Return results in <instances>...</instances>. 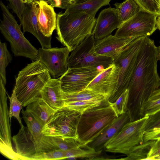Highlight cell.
Masks as SVG:
<instances>
[{
    "label": "cell",
    "mask_w": 160,
    "mask_h": 160,
    "mask_svg": "<svg viewBox=\"0 0 160 160\" xmlns=\"http://www.w3.org/2000/svg\"><path fill=\"white\" fill-rule=\"evenodd\" d=\"M8 0L9 2L10 8L20 20L26 7V3H27L26 1L25 0Z\"/></svg>",
    "instance_id": "obj_37"
},
{
    "label": "cell",
    "mask_w": 160,
    "mask_h": 160,
    "mask_svg": "<svg viewBox=\"0 0 160 160\" xmlns=\"http://www.w3.org/2000/svg\"><path fill=\"white\" fill-rule=\"evenodd\" d=\"M47 1L53 8L66 9L75 3L76 0H47Z\"/></svg>",
    "instance_id": "obj_39"
},
{
    "label": "cell",
    "mask_w": 160,
    "mask_h": 160,
    "mask_svg": "<svg viewBox=\"0 0 160 160\" xmlns=\"http://www.w3.org/2000/svg\"><path fill=\"white\" fill-rule=\"evenodd\" d=\"M143 37H139L134 40L113 61V63L118 65L120 70L117 85L108 99L109 102H115L128 89L137 65L138 55Z\"/></svg>",
    "instance_id": "obj_8"
},
{
    "label": "cell",
    "mask_w": 160,
    "mask_h": 160,
    "mask_svg": "<svg viewBox=\"0 0 160 160\" xmlns=\"http://www.w3.org/2000/svg\"><path fill=\"white\" fill-rule=\"evenodd\" d=\"M158 60L160 61V45L158 47Z\"/></svg>",
    "instance_id": "obj_43"
},
{
    "label": "cell",
    "mask_w": 160,
    "mask_h": 160,
    "mask_svg": "<svg viewBox=\"0 0 160 160\" xmlns=\"http://www.w3.org/2000/svg\"><path fill=\"white\" fill-rule=\"evenodd\" d=\"M120 70L119 67L112 62L97 75L85 89L102 95L108 100L117 85Z\"/></svg>",
    "instance_id": "obj_14"
},
{
    "label": "cell",
    "mask_w": 160,
    "mask_h": 160,
    "mask_svg": "<svg viewBox=\"0 0 160 160\" xmlns=\"http://www.w3.org/2000/svg\"><path fill=\"white\" fill-rule=\"evenodd\" d=\"M141 9L160 16V0H134Z\"/></svg>",
    "instance_id": "obj_33"
},
{
    "label": "cell",
    "mask_w": 160,
    "mask_h": 160,
    "mask_svg": "<svg viewBox=\"0 0 160 160\" xmlns=\"http://www.w3.org/2000/svg\"><path fill=\"white\" fill-rule=\"evenodd\" d=\"M158 29L160 31V22H159L158 26Z\"/></svg>",
    "instance_id": "obj_46"
},
{
    "label": "cell",
    "mask_w": 160,
    "mask_h": 160,
    "mask_svg": "<svg viewBox=\"0 0 160 160\" xmlns=\"http://www.w3.org/2000/svg\"><path fill=\"white\" fill-rule=\"evenodd\" d=\"M51 78L48 70L39 60L28 64L19 72L14 88L23 107L41 98L42 90Z\"/></svg>",
    "instance_id": "obj_4"
},
{
    "label": "cell",
    "mask_w": 160,
    "mask_h": 160,
    "mask_svg": "<svg viewBox=\"0 0 160 160\" xmlns=\"http://www.w3.org/2000/svg\"><path fill=\"white\" fill-rule=\"evenodd\" d=\"M149 116L126 123L105 144V151L128 155L136 146L143 142V136Z\"/></svg>",
    "instance_id": "obj_7"
},
{
    "label": "cell",
    "mask_w": 160,
    "mask_h": 160,
    "mask_svg": "<svg viewBox=\"0 0 160 160\" xmlns=\"http://www.w3.org/2000/svg\"><path fill=\"white\" fill-rule=\"evenodd\" d=\"M121 25L116 8H105L101 11L96 19L92 35L95 40L102 39L111 35Z\"/></svg>",
    "instance_id": "obj_16"
},
{
    "label": "cell",
    "mask_w": 160,
    "mask_h": 160,
    "mask_svg": "<svg viewBox=\"0 0 160 160\" xmlns=\"http://www.w3.org/2000/svg\"><path fill=\"white\" fill-rule=\"evenodd\" d=\"M1 153L6 157L13 160H27L26 158L14 151L4 141H0Z\"/></svg>",
    "instance_id": "obj_35"
},
{
    "label": "cell",
    "mask_w": 160,
    "mask_h": 160,
    "mask_svg": "<svg viewBox=\"0 0 160 160\" xmlns=\"http://www.w3.org/2000/svg\"><path fill=\"white\" fill-rule=\"evenodd\" d=\"M158 47L149 36L144 37L137 65L128 88V112L130 122L142 118L144 106L152 94L160 88L157 70Z\"/></svg>",
    "instance_id": "obj_1"
},
{
    "label": "cell",
    "mask_w": 160,
    "mask_h": 160,
    "mask_svg": "<svg viewBox=\"0 0 160 160\" xmlns=\"http://www.w3.org/2000/svg\"><path fill=\"white\" fill-rule=\"evenodd\" d=\"M41 98L55 110L64 106V92L61 88L60 77L51 78L49 80L42 90Z\"/></svg>",
    "instance_id": "obj_20"
},
{
    "label": "cell",
    "mask_w": 160,
    "mask_h": 160,
    "mask_svg": "<svg viewBox=\"0 0 160 160\" xmlns=\"http://www.w3.org/2000/svg\"><path fill=\"white\" fill-rule=\"evenodd\" d=\"M151 160H160V155L152 157Z\"/></svg>",
    "instance_id": "obj_42"
},
{
    "label": "cell",
    "mask_w": 160,
    "mask_h": 160,
    "mask_svg": "<svg viewBox=\"0 0 160 160\" xmlns=\"http://www.w3.org/2000/svg\"><path fill=\"white\" fill-rule=\"evenodd\" d=\"M102 102H98L88 101H75L65 102L64 106L82 113L88 109L99 105Z\"/></svg>",
    "instance_id": "obj_32"
},
{
    "label": "cell",
    "mask_w": 160,
    "mask_h": 160,
    "mask_svg": "<svg viewBox=\"0 0 160 160\" xmlns=\"http://www.w3.org/2000/svg\"><path fill=\"white\" fill-rule=\"evenodd\" d=\"M96 20L85 12H60L57 14L56 38L71 52L92 35Z\"/></svg>",
    "instance_id": "obj_3"
},
{
    "label": "cell",
    "mask_w": 160,
    "mask_h": 160,
    "mask_svg": "<svg viewBox=\"0 0 160 160\" xmlns=\"http://www.w3.org/2000/svg\"><path fill=\"white\" fill-rule=\"evenodd\" d=\"M118 117L107 99L82 113L77 125V140L82 145L93 141Z\"/></svg>",
    "instance_id": "obj_5"
},
{
    "label": "cell",
    "mask_w": 160,
    "mask_h": 160,
    "mask_svg": "<svg viewBox=\"0 0 160 160\" xmlns=\"http://www.w3.org/2000/svg\"><path fill=\"white\" fill-rule=\"evenodd\" d=\"M160 110V98L148 100L145 104L143 112L144 117L149 116Z\"/></svg>",
    "instance_id": "obj_36"
},
{
    "label": "cell",
    "mask_w": 160,
    "mask_h": 160,
    "mask_svg": "<svg viewBox=\"0 0 160 160\" xmlns=\"http://www.w3.org/2000/svg\"><path fill=\"white\" fill-rule=\"evenodd\" d=\"M82 113L63 106L55 111L42 132L48 137L72 138L77 140V125Z\"/></svg>",
    "instance_id": "obj_9"
},
{
    "label": "cell",
    "mask_w": 160,
    "mask_h": 160,
    "mask_svg": "<svg viewBox=\"0 0 160 160\" xmlns=\"http://www.w3.org/2000/svg\"><path fill=\"white\" fill-rule=\"evenodd\" d=\"M160 139V128L145 131L143 136V141L156 140Z\"/></svg>",
    "instance_id": "obj_40"
},
{
    "label": "cell",
    "mask_w": 160,
    "mask_h": 160,
    "mask_svg": "<svg viewBox=\"0 0 160 160\" xmlns=\"http://www.w3.org/2000/svg\"><path fill=\"white\" fill-rule=\"evenodd\" d=\"M87 0H76V3H79L82 2L84 1H85Z\"/></svg>",
    "instance_id": "obj_44"
},
{
    "label": "cell",
    "mask_w": 160,
    "mask_h": 160,
    "mask_svg": "<svg viewBox=\"0 0 160 160\" xmlns=\"http://www.w3.org/2000/svg\"><path fill=\"white\" fill-rule=\"evenodd\" d=\"M66 158V151L57 149L37 156L33 160H58Z\"/></svg>",
    "instance_id": "obj_34"
},
{
    "label": "cell",
    "mask_w": 160,
    "mask_h": 160,
    "mask_svg": "<svg viewBox=\"0 0 160 160\" xmlns=\"http://www.w3.org/2000/svg\"><path fill=\"white\" fill-rule=\"evenodd\" d=\"M64 95L65 103L78 101L100 102L107 99L103 96L87 89L75 92H64Z\"/></svg>",
    "instance_id": "obj_26"
},
{
    "label": "cell",
    "mask_w": 160,
    "mask_h": 160,
    "mask_svg": "<svg viewBox=\"0 0 160 160\" xmlns=\"http://www.w3.org/2000/svg\"></svg>",
    "instance_id": "obj_47"
},
{
    "label": "cell",
    "mask_w": 160,
    "mask_h": 160,
    "mask_svg": "<svg viewBox=\"0 0 160 160\" xmlns=\"http://www.w3.org/2000/svg\"><path fill=\"white\" fill-rule=\"evenodd\" d=\"M128 90L127 89L114 102L110 105L118 117L128 111Z\"/></svg>",
    "instance_id": "obj_31"
},
{
    "label": "cell",
    "mask_w": 160,
    "mask_h": 160,
    "mask_svg": "<svg viewBox=\"0 0 160 160\" xmlns=\"http://www.w3.org/2000/svg\"><path fill=\"white\" fill-rule=\"evenodd\" d=\"M37 1L38 7L37 19L39 29L45 37H52L57 28V14L54 8L47 1L38 0Z\"/></svg>",
    "instance_id": "obj_18"
},
{
    "label": "cell",
    "mask_w": 160,
    "mask_h": 160,
    "mask_svg": "<svg viewBox=\"0 0 160 160\" xmlns=\"http://www.w3.org/2000/svg\"><path fill=\"white\" fill-rule=\"evenodd\" d=\"M26 110L34 115L43 126L56 111L41 98L29 104L27 106Z\"/></svg>",
    "instance_id": "obj_23"
},
{
    "label": "cell",
    "mask_w": 160,
    "mask_h": 160,
    "mask_svg": "<svg viewBox=\"0 0 160 160\" xmlns=\"http://www.w3.org/2000/svg\"><path fill=\"white\" fill-rule=\"evenodd\" d=\"M159 89H160V88H159Z\"/></svg>",
    "instance_id": "obj_48"
},
{
    "label": "cell",
    "mask_w": 160,
    "mask_h": 160,
    "mask_svg": "<svg viewBox=\"0 0 160 160\" xmlns=\"http://www.w3.org/2000/svg\"><path fill=\"white\" fill-rule=\"evenodd\" d=\"M51 141L58 149L66 151L81 145L77 140L72 138L49 137Z\"/></svg>",
    "instance_id": "obj_30"
},
{
    "label": "cell",
    "mask_w": 160,
    "mask_h": 160,
    "mask_svg": "<svg viewBox=\"0 0 160 160\" xmlns=\"http://www.w3.org/2000/svg\"><path fill=\"white\" fill-rule=\"evenodd\" d=\"M95 40L92 35H89L73 49L68 59V68L95 67L105 69L112 64V59L96 52Z\"/></svg>",
    "instance_id": "obj_10"
},
{
    "label": "cell",
    "mask_w": 160,
    "mask_h": 160,
    "mask_svg": "<svg viewBox=\"0 0 160 160\" xmlns=\"http://www.w3.org/2000/svg\"><path fill=\"white\" fill-rule=\"evenodd\" d=\"M102 150L96 151L87 144L82 145L66 151V158L69 160L78 158L86 159H100Z\"/></svg>",
    "instance_id": "obj_24"
},
{
    "label": "cell",
    "mask_w": 160,
    "mask_h": 160,
    "mask_svg": "<svg viewBox=\"0 0 160 160\" xmlns=\"http://www.w3.org/2000/svg\"><path fill=\"white\" fill-rule=\"evenodd\" d=\"M8 97L10 102L9 110L8 111L9 117L10 118L12 117H15L21 126L23 125L21 122V118L20 116V113L22 109L23 105L18 99L14 88L11 96H8Z\"/></svg>",
    "instance_id": "obj_29"
},
{
    "label": "cell",
    "mask_w": 160,
    "mask_h": 160,
    "mask_svg": "<svg viewBox=\"0 0 160 160\" xmlns=\"http://www.w3.org/2000/svg\"><path fill=\"white\" fill-rule=\"evenodd\" d=\"M160 155V139L155 140L150 150L148 160Z\"/></svg>",
    "instance_id": "obj_41"
},
{
    "label": "cell",
    "mask_w": 160,
    "mask_h": 160,
    "mask_svg": "<svg viewBox=\"0 0 160 160\" xmlns=\"http://www.w3.org/2000/svg\"><path fill=\"white\" fill-rule=\"evenodd\" d=\"M114 5L121 24L134 16L141 9L134 0H125L122 2H116Z\"/></svg>",
    "instance_id": "obj_25"
},
{
    "label": "cell",
    "mask_w": 160,
    "mask_h": 160,
    "mask_svg": "<svg viewBox=\"0 0 160 160\" xmlns=\"http://www.w3.org/2000/svg\"><path fill=\"white\" fill-rule=\"evenodd\" d=\"M158 16L141 9L134 16L122 23L115 35L122 38L149 36L157 29Z\"/></svg>",
    "instance_id": "obj_11"
},
{
    "label": "cell",
    "mask_w": 160,
    "mask_h": 160,
    "mask_svg": "<svg viewBox=\"0 0 160 160\" xmlns=\"http://www.w3.org/2000/svg\"><path fill=\"white\" fill-rule=\"evenodd\" d=\"M38 4L37 0L30 3H26L21 18L19 20L23 29V33L29 32L38 40L42 48H51L52 37H47L40 32L38 24L37 13Z\"/></svg>",
    "instance_id": "obj_15"
},
{
    "label": "cell",
    "mask_w": 160,
    "mask_h": 160,
    "mask_svg": "<svg viewBox=\"0 0 160 160\" xmlns=\"http://www.w3.org/2000/svg\"><path fill=\"white\" fill-rule=\"evenodd\" d=\"M0 141H2L11 148L12 143L11 125L9 117V112L7 104V96L2 80L0 77Z\"/></svg>",
    "instance_id": "obj_21"
},
{
    "label": "cell",
    "mask_w": 160,
    "mask_h": 160,
    "mask_svg": "<svg viewBox=\"0 0 160 160\" xmlns=\"http://www.w3.org/2000/svg\"><path fill=\"white\" fill-rule=\"evenodd\" d=\"M25 0L26 1L27 3H30L31 2H33V1H36V0ZM44 0L47 1V0Z\"/></svg>",
    "instance_id": "obj_45"
},
{
    "label": "cell",
    "mask_w": 160,
    "mask_h": 160,
    "mask_svg": "<svg viewBox=\"0 0 160 160\" xmlns=\"http://www.w3.org/2000/svg\"><path fill=\"white\" fill-rule=\"evenodd\" d=\"M103 69L102 67H95L68 68L60 77L62 88L64 92L68 93L84 90Z\"/></svg>",
    "instance_id": "obj_12"
},
{
    "label": "cell",
    "mask_w": 160,
    "mask_h": 160,
    "mask_svg": "<svg viewBox=\"0 0 160 160\" xmlns=\"http://www.w3.org/2000/svg\"><path fill=\"white\" fill-rule=\"evenodd\" d=\"M155 140L144 142L134 147L125 158L119 160H148L149 153Z\"/></svg>",
    "instance_id": "obj_27"
},
{
    "label": "cell",
    "mask_w": 160,
    "mask_h": 160,
    "mask_svg": "<svg viewBox=\"0 0 160 160\" xmlns=\"http://www.w3.org/2000/svg\"><path fill=\"white\" fill-rule=\"evenodd\" d=\"M21 112L27 126H21L12 138L15 152L27 160H33L37 156L58 149L50 137L42 132L44 126L36 117L26 110Z\"/></svg>",
    "instance_id": "obj_2"
},
{
    "label": "cell",
    "mask_w": 160,
    "mask_h": 160,
    "mask_svg": "<svg viewBox=\"0 0 160 160\" xmlns=\"http://www.w3.org/2000/svg\"><path fill=\"white\" fill-rule=\"evenodd\" d=\"M38 60L44 65L53 78L62 76L68 70V59L70 52L66 47L39 48Z\"/></svg>",
    "instance_id": "obj_13"
},
{
    "label": "cell",
    "mask_w": 160,
    "mask_h": 160,
    "mask_svg": "<svg viewBox=\"0 0 160 160\" xmlns=\"http://www.w3.org/2000/svg\"><path fill=\"white\" fill-rule=\"evenodd\" d=\"M111 0H87L82 2L75 3L68 8L65 11L72 12H85L95 17L98 10L102 7L110 5Z\"/></svg>",
    "instance_id": "obj_22"
},
{
    "label": "cell",
    "mask_w": 160,
    "mask_h": 160,
    "mask_svg": "<svg viewBox=\"0 0 160 160\" xmlns=\"http://www.w3.org/2000/svg\"><path fill=\"white\" fill-rule=\"evenodd\" d=\"M2 19L1 20L0 30L10 44L14 56L29 58L32 61L38 60V51L26 38L8 7L2 1L0 2Z\"/></svg>",
    "instance_id": "obj_6"
},
{
    "label": "cell",
    "mask_w": 160,
    "mask_h": 160,
    "mask_svg": "<svg viewBox=\"0 0 160 160\" xmlns=\"http://www.w3.org/2000/svg\"><path fill=\"white\" fill-rule=\"evenodd\" d=\"M130 122L129 116L127 111L116 118L100 135L87 145L96 151L102 150L106 143Z\"/></svg>",
    "instance_id": "obj_19"
},
{
    "label": "cell",
    "mask_w": 160,
    "mask_h": 160,
    "mask_svg": "<svg viewBox=\"0 0 160 160\" xmlns=\"http://www.w3.org/2000/svg\"><path fill=\"white\" fill-rule=\"evenodd\" d=\"M160 128V110L149 116L145 131Z\"/></svg>",
    "instance_id": "obj_38"
},
{
    "label": "cell",
    "mask_w": 160,
    "mask_h": 160,
    "mask_svg": "<svg viewBox=\"0 0 160 160\" xmlns=\"http://www.w3.org/2000/svg\"><path fill=\"white\" fill-rule=\"evenodd\" d=\"M138 37L122 38L110 35L95 40V48L98 54L110 58L113 61L132 41Z\"/></svg>",
    "instance_id": "obj_17"
},
{
    "label": "cell",
    "mask_w": 160,
    "mask_h": 160,
    "mask_svg": "<svg viewBox=\"0 0 160 160\" xmlns=\"http://www.w3.org/2000/svg\"><path fill=\"white\" fill-rule=\"evenodd\" d=\"M12 60V56L8 50L6 42L0 43V75L4 84L6 83V68Z\"/></svg>",
    "instance_id": "obj_28"
}]
</instances>
